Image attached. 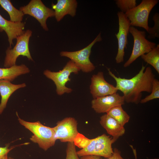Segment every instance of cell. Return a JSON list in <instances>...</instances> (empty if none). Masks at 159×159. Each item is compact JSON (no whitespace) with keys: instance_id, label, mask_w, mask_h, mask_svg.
I'll return each mask as SVG.
<instances>
[{"instance_id":"3","label":"cell","mask_w":159,"mask_h":159,"mask_svg":"<svg viewBox=\"0 0 159 159\" xmlns=\"http://www.w3.org/2000/svg\"><path fill=\"white\" fill-rule=\"evenodd\" d=\"M80 69L72 61L70 60L67 63L63 69L57 72H52L46 69L43 73L47 78L54 82L56 87L57 94L61 95L65 93H71L72 90L66 86V84L71 80L69 76L71 73L77 74Z\"/></svg>"},{"instance_id":"20","label":"cell","mask_w":159,"mask_h":159,"mask_svg":"<svg viewBox=\"0 0 159 159\" xmlns=\"http://www.w3.org/2000/svg\"><path fill=\"white\" fill-rule=\"evenodd\" d=\"M106 114L123 126L127 123L130 119V116L123 110L122 105L117 106L112 108Z\"/></svg>"},{"instance_id":"1","label":"cell","mask_w":159,"mask_h":159,"mask_svg":"<svg viewBox=\"0 0 159 159\" xmlns=\"http://www.w3.org/2000/svg\"><path fill=\"white\" fill-rule=\"evenodd\" d=\"M142 65L139 72L133 77L127 79L116 77L108 69L109 74L116 82V87L123 93L125 101L136 104L140 103L143 92H151L155 78L152 68Z\"/></svg>"},{"instance_id":"10","label":"cell","mask_w":159,"mask_h":159,"mask_svg":"<svg viewBox=\"0 0 159 159\" xmlns=\"http://www.w3.org/2000/svg\"><path fill=\"white\" fill-rule=\"evenodd\" d=\"M53 128L56 140L62 142H74L79 133L77 121L73 117H66L58 121Z\"/></svg>"},{"instance_id":"11","label":"cell","mask_w":159,"mask_h":159,"mask_svg":"<svg viewBox=\"0 0 159 159\" xmlns=\"http://www.w3.org/2000/svg\"><path fill=\"white\" fill-rule=\"evenodd\" d=\"M117 14L118 19L119 30L115 35L117 40L118 48L115 60L116 63L119 64L124 61L125 49L127 48L128 44L127 37L131 25L125 13L120 11L118 12Z\"/></svg>"},{"instance_id":"14","label":"cell","mask_w":159,"mask_h":159,"mask_svg":"<svg viewBox=\"0 0 159 159\" xmlns=\"http://www.w3.org/2000/svg\"><path fill=\"white\" fill-rule=\"evenodd\" d=\"M24 23L8 21L0 14V32L4 31L6 33L10 48H11L12 45H14L13 40L24 32Z\"/></svg>"},{"instance_id":"13","label":"cell","mask_w":159,"mask_h":159,"mask_svg":"<svg viewBox=\"0 0 159 159\" xmlns=\"http://www.w3.org/2000/svg\"><path fill=\"white\" fill-rule=\"evenodd\" d=\"M123 96L117 93L93 99L91 101L92 108L98 113H107L112 108L125 103Z\"/></svg>"},{"instance_id":"8","label":"cell","mask_w":159,"mask_h":159,"mask_svg":"<svg viewBox=\"0 0 159 159\" xmlns=\"http://www.w3.org/2000/svg\"><path fill=\"white\" fill-rule=\"evenodd\" d=\"M129 32L132 35L134 40L132 50L128 60L124 63V67L129 66L138 58L148 53L155 48V43L148 40L146 38V32L139 30L134 26H131Z\"/></svg>"},{"instance_id":"18","label":"cell","mask_w":159,"mask_h":159,"mask_svg":"<svg viewBox=\"0 0 159 159\" xmlns=\"http://www.w3.org/2000/svg\"><path fill=\"white\" fill-rule=\"evenodd\" d=\"M29 68L25 64L15 65L9 68H0V80L12 82L18 76L29 73Z\"/></svg>"},{"instance_id":"29","label":"cell","mask_w":159,"mask_h":159,"mask_svg":"<svg viewBox=\"0 0 159 159\" xmlns=\"http://www.w3.org/2000/svg\"><path fill=\"white\" fill-rule=\"evenodd\" d=\"M80 159H100V157L94 155H88L80 157Z\"/></svg>"},{"instance_id":"5","label":"cell","mask_w":159,"mask_h":159,"mask_svg":"<svg viewBox=\"0 0 159 159\" xmlns=\"http://www.w3.org/2000/svg\"><path fill=\"white\" fill-rule=\"evenodd\" d=\"M102 39L101 33L100 32L94 39L86 47L75 51H62L60 52V55L69 58L83 72H90L94 70L95 68L90 59L91 49L96 43L101 41Z\"/></svg>"},{"instance_id":"9","label":"cell","mask_w":159,"mask_h":159,"mask_svg":"<svg viewBox=\"0 0 159 159\" xmlns=\"http://www.w3.org/2000/svg\"><path fill=\"white\" fill-rule=\"evenodd\" d=\"M19 10L24 14L35 18L46 31L48 30L46 24L47 19L55 16L54 10L46 7L40 0H32L26 5L20 7Z\"/></svg>"},{"instance_id":"30","label":"cell","mask_w":159,"mask_h":159,"mask_svg":"<svg viewBox=\"0 0 159 159\" xmlns=\"http://www.w3.org/2000/svg\"><path fill=\"white\" fill-rule=\"evenodd\" d=\"M1 159H13L11 158H8V157L7 155Z\"/></svg>"},{"instance_id":"2","label":"cell","mask_w":159,"mask_h":159,"mask_svg":"<svg viewBox=\"0 0 159 159\" xmlns=\"http://www.w3.org/2000/svg\"><path fill=\"white\" fill-rule=\"evenodd\" d=\"M16 114L19 123L33 133L30 138L31 141L37 143L45 151L54 145L57 140L53 127L45 126L39 121L31 122L25 121L19 117L17 112Z\"/></svg>"},{"instance_id":"19","label":"cell","mask_w":159,"mask_h":159,"mask_svg":"<svg viewBox=\"0 0 159 159\" xmlns=\"http://www.w3.org/2000/svg\"><path fill=\"white\" fill-rule=\"evenodd\" d=\"M0 6L8 13L11 21L21 22L24 16V13L15 8L9 0H0Z\"/></svg>"},{"instance_id":"15","label":"cell","mask_w":159,"mask_h":159,"mask_svg":"<svg viewBox=\"0 0 159 159\" xmlns=\"http://www.w3.org/2000/svg\"><path fill=\"white\" fill-rule=\"evenodd\" d=\"M52 6L55 19L59 22L67 14L72 17L76 15L77 2L76 0H58L56 4H52Z\"/></svg>"},{"instance_id":"6","label":"cell","mask_w":159,"mask_h":159,"mask_svg":"<svg viewBox=\"0 0 159 159\" xmlns=\"http://www.w3.org/2000/svg\"><path fill=\"white\" fill-rule=\"evenodd\" d=\"M32 32L29 29L16 38V43L13 49L8 48L6 51L4 67L9 68L16 65L17 58L20 56L26 57L29 60L33 61L31 56L29 47V39Z\"/></svg>"},{"instance_id":"23","label":"cell","mask_w":159,"mask_h":159,"mask_svg":"<svg viewBox=\"0 0 159 159\" xmlns=\"http://www.w3.org/2000/svg\"><path fill=\"white\" fill-rule=\"evenodd\" d=\"M115 3L120 11L125 13L136 6V0H115Z\"/></svg>"},{"instance_id":"27","label":"cell","mask_w":159,"mask_h":159,"mask_svg":"<svg viewBox=\"0 0 159 159\" xmlns=\"http://www.w3.org/2000/svg\"><path fill=\"white\" fill-rule=\"evenodd\" d=\"M9 145H8L4 147H0V159L8 155L9 151L14 148V147L9 148Z\"/></svg>"},{"instance_id":"24","label":"cell","mask_w":159,"mask_h":159,"mask_svg":"<svg viewBox=\"0 0 159 159\" xmlns=\"http://www.w3.org/2000/svg\"><path fill=\"white\" fill-rule=\"evenodd\" d=\"M153 19L154 22L153 27H149L147 32L149 34L148 38L150 39H155L159 37V14L156 13L154 15Z\"/></svg>"},{"instance_id":"26","label":"cell","mask_w":159,"mask_h":159,"mask_svg":"<svg viewBox=\"0 0 159 159\" xmlns=\"http://www.w3.org/2000/svg\"><path fill=\"white\" fill-rule=\"evenodd\" d=\"M66 152L65 159H80L77 155L76 146L74 142L68 143Z\"/></svg>"},{"instance_id":"16","label":"cell","mask_w":159,"mask_h":159,"mask_svg":"<svg viewBox=\"0 0 159 159\" xmlns=\"http://www.w3.org/2000/svg\"><path fill=\"white\" fill-rule=\"evenodd\" d=\"M100 122L107 133L113 137L112 138L115 141L125 132L124 126L107 114L100 117Z\"/></svg>"},{"instance_id":"7","label":"cell","mask_w":159,"mask_h":159,"mask_svg":"<svg viewBox=\"0 0 159 159\" xmlns=\"http://www.w3.org/2000/svg\"><path fill=\"white\" fill-rule=\"evenodd\" d=\"M158 2V0H143L139 5L125 13L131 26L143 28L147 32L150 14Z\"/></svg>"},{"instance_id":"12","label":"cell","mask_w":159,"mask_h":159,"mask_svg":"<svg viewBox=\"0 0 159 159\" xmlns=\"http://www.w3.org/2000/svg\"><path fill=\"white\" fill-rule=\"evenodd\" d=\"M90 90L93 99L116 93L118 91L115 87L105 80L102 72L92 75Z\"/></svg>"},{"instance_id":"25","label":"cell","mask_w":159,"mask_h":159,"mask_svg":"<svg viewBox=\"0 0 159 159\" xmlns=\"http://www.w3.org/2000/svg\"><path fill=\"white\" fill-rule=\"evenodd\" d=\"M91 140V139L87 138L79 132L74 140V143L75 146L82 149L86 147L90 143Z\"/></svg>"},{"instance_id":"22","label":"cell","mask_w":159,"mask_h":159,"mask_svg":"<svg viewBox=\"0 0 159 159\" xmlns=\"http://www.w3.org/2000/svg\"><path fill=\"white\" fill-rule=\"evenodd\" d=\"M151 94L141 100L140 103L144 104L153 99L159 98V81L155 78L152 83Z\"/></svg>"},{"instance_id":"21","label":"cell","mask_w":159,"mask_h":159,"mask_svg":"<svg viewBox=\"0 0 159 159\" xmlns=\"http://www.w3.org/2000/svg\"><path fill=\"white\" fill-rule=\"evenodd\" d=\"M143 60L151 65L159 74V44L147 53L141 56Z\"/></svg>"},{"instance_id":"4","label":"cell","mask_w":159,"mask_h":159,"mask_svg":"<svg viewBox=\"0 0 159 159\" xmlns=\"http://www.w3.org/2000/svg\"><path fill=\"white\" fill-rule=\"evenodd\" d=\"M115 141L105 134L91 139L89 144L85 148L77 151L79 157L94 155L108 158L113 153L112 144Z\"/></svg>"},{"instance_id":"28","label":"cell","mask_w":159,"mask_h":159,"mask_svg":"<svg viewBox=\"0 0 159 159\" xmlns=\"http://www.w3.org/2000/svg\"><path fill=\"white\" fill-rule=\"evenodd\" d=\"M113 153L110 157L106 159H125L121 156V152L118 149L115 148L113 149ZM100 159H103L100 158Z\"/></svg>"},{"instance_id":"17","label":"cell","mask_w":159,"mask_h":159,"mask_svg":"<svg viewBox=\"0 0 159 159\" xmlns=\"http://www.w3.org/2000/svg\"><path fill=\"white\" fill-rule=\"evenodd\" d=\"M25 83L18 85L13 84L7 80H0V94L1 97L0 103V115L6 108L9 99L17 90L25 87Z\"/></svg>"}]
</instances>
